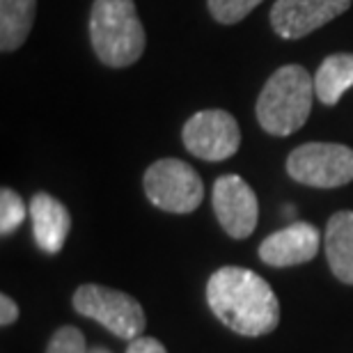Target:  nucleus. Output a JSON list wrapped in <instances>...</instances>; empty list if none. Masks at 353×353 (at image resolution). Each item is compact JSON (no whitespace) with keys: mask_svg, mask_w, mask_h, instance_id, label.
<instances>
[{"mask_svg":"<svg viewBox=\"0 0 353 353\" xmlns=\"http://www.w3.org/2000/svg\"><path fill=\"white\" fill-rule=\"evenodd\" d=\"M287 172L303 186H347L353 181V150L337 143H305L287 157Z\"/></svg>","mask_w":353,"mask_h":353,"instance_id":"nucleus-6","label":"nucleus"},{"mask_svg":"<svg viewBox=\"0 0 353 353\" xmlns=\"http://www.w3.org/2000/svg\"><path fill=\"white\" fill-rule=\"evenodd\" d=\"M351 3L353 0H275L268 19L282 39H303L342 17Z\"/></svg>","mask_w":353,"mask_h":353,"instance_id":"nucleus-9","label":"nucleus"},{"mask_svg":"<svg viewBox=\"0 0 353 353\" xmlns=\"http://www.w3.org/2000/svg\"><path fill=\"white\" fill-rule=\"evenodd\" d=\"M46 353H90L85 349V337L76 326H62L53 333Z\"/></svg>","mask_w":353,"mask_h":353,"instance_id":"nucleus-17","label":"nucleus"},{"mask_svg":"<svg viewBox=\"0 0 353 353\" xmlns=\"http://www.w3.org/2000/svg\"><path fill=\"white\" fill-rule=\"evenodd\" d=\"M30 221L39 248L46 255H58L72 230V216L65 204L48 193H34L30 200Z\"/></svg>","mask_w":353,"mask_h":353,"instance_id":"nucleus-11","label":"nucleus"},{"mask_svg":"<svg viewBox=\"0 0 353 353\" xmlns=\"http://www.w3.org/2000/svg\"><path fill=\"white\" fill-rule=\"evenodd\" d=\"M143 188L147 200L168 214H190L204 200L202 176L179 159L152 163L143 176Z\"/></svg>","mask_w":353,"mask_h":353,"instance_id":"nucleus-4","label":"nucleus"},{"mask_svg":"<svg viewBox=\"0 0 353 353\" xmlns=\"http://www.w3.org/2000/svg\"><path fill=\"white\" fill-rule=\"evenodd\" d=\"M349 88H353V53L328 55L314 74L316 99L323 105H335Z\"/></svg>","mask_w":353,"mask_h":353,"instance_id":"nucleus-13","label":"nucleus"},{"mask_svg":"<svg viewBox=\"0 0 353 353\" xmlns=\"http://www.w3.org/2000/svg\"><path fill=\"white\" fill-rule=\"evenodd\" d=\"M126 353H168L165 347L161 344L157 337H145L140 335L136 340L129 342V347H126Z\"/></svg>","mask_w":353,"mask_h":353,"instance_id":"nucleus-18","label":"nucleus"},{"mask_svg":"<svg viewBox=\"0 0 353 353\" xmlns=\"http://www.w3.org/2000/svg\"><path fill=\"white\" fill-rule=\"evenodd\" d=\"M28 211H30V207H26L23 197L17 190L5 186L0 190V234L10 236L12 232H17L21 223L26 221Z\"/></svg>","mask_w":353,"mask_h":353,"instance_id":"nucleus-15","label":"nucleus"},{"mask_svg":"<svg viewBox=\"0 0 353 353\" xmlns=\"http://www.w3.org/2000/svg\"><path fill=\"white\" fill-rule=\"evenodd\" d=\"M262 3L264 0H207V7H209L211 17H214L218 23L234 26L239 21H243Z\"/></svg>","mask_w":353,"mask_h":353,"instance_id":"nucleus-16","label":"nucleus"},{"mask_svg":"<svg viewBox=\"0 0 353 353\" xmlns=\"http://www.w3.org/2000/svg\"><path fill=\"white\" fill-rule=\"evenodd\" d=\"M207 303L218 321L243 337L268 335L280 323L278 296L250 268H218L207 282Z\"/></svg>","mask_w":353,"mask_h":353,"instance_id":"nucleus-1","label":"nucleus"},{"mask_svg":"<svg viewBox=\"0 0 353 353\" xmlns=\"http://www.w3.org/2000/svg\"><path fill=\"white\" fill-rule=\"evenodd\" d=\"M183 147L202 161H228L239 152L241 129L234 115L221 108H209L195 112L186 119L181 129Z\"/></svg>","mask_w":353,"mask_h":353,"instance_id":"nucleus-7","label":"nucleus"},{"mask_svg":"<svg viewBox=\"0 0 353 353\" xmlns=\"http://www.w3.org/2000/svg\"><path fill=\"white\" fill-rule=\"evenodd\" d=\"M90 41L105 67L124 69L143 58L147 37L133 0H94L90 10Z\"/></svg>","mask_w":353,"mask_h":353,"instance_id":"nucleus-3","label":"nucleus"},{"mask_svg":"<svg viewBox=\"0 0 353 353\" xmlns=\"http://www.w3.org/2000/svg\"><path fill=\"white\" fill-rule=\"evenodd\" d=\"M211 204H214V214L221 228L232 239L241 241V239H248L255 232L259 202L250 183L239 174L218 176L214 183V193H211Z\"/></svg>","mask_w":353,"mask_h":353,"instance_id":"nucleus-8","label":"nucleus"},{"mask_svg":"<svg viewBox=\"0 0 353 353\" xmlns=\"http://www.w3.org/2000/svg\"><path fill=\"white\" fill-rule=\"evenodd\" d=\"M90 353H110L108 349H103V347H97V349H92Z\"/></svg>","mask_w":353,"mask_h":353,"instance_id":"nucleus-20","label":"nucleus"},{"mask_svg":"<svg viewBox=\"0 0 353 353\" xmlns=\"http://www.w3.org/2000/svg\"><path fill=\"white\" fill-rule=\"evenodd\" d=\"M323 248L335 278L344 285H353V211H337L330 216Z\"/></svg>","mask_w":353,"mask_h":353,"instance_id":"nucleus-12","label":"nucleus"},{"mask_svg":"<svg viewBox=\"0 0 353 353\" xmlns=\"http://www.w3.org/2000/svg\"><path fill=\"white\" fill-rule=\"evenodd\" d=\"M19 319V305H17V301L10 299L7 294L0 296V323L7 328V326H12L14 321Z\"/></svg>","mask_w":353,"mask_h":353,"instance_id":"nucleus-19","label":"nucleus"},{"mask_svg":"<svg viewBox=\"0 0 353 353\" xmlns=\"http://www.w3.org/2000/svg\"><path fill=\"white\" fill-rule=\"evenodd\" d=\"M314 97V76L305 67L285 65L275 69L259 92L257 122L271 136H292L307 122Z\"/></svg>","mask_w":353,"mask_h":353,"instance_id":"nucleus-2","label":"nucleus"},{"mask_svg":"<svg viewBox=\"0 0 353 353\" xmlns=\"http://www.w3.org/2000/svg\"><path fill=\"white\" fill-rule=\"evenodd\" d=\"M37 0H0V51L12 53L23 46L32 30Z\"/></svg>","mask_w":353,"mask_h":353,"instance_id":"nucleus-14","label":"nucleus"},{"mask_svg":"<svg viewBox=\"0 0 353 353\" xmlns=\"http://www.w3.org/2000/svg\"><path fill=\"white\" fill-rule=\"evenodd\" d=\"M321 248V234L312 223L299 221L268 234L259 245V259L268 266L287 268L307 264Z\"/></svg>","mask_w":353,"mask_h":353,"instance_id":"nucleus-10","label":"nucleus"},{"mask_svg":"<svg viewBox=\"0 0 353 353\" xmlns=\"http://www.w3.org/2000/svg\"><path fill=\"white\" fill-rule=\"evenodd\" d=\"M76 312L99 321L119 340H136L145 330V310L133 296L103 285H83L74 294Z\"/></svg>","mask_w":353,"mask_h":353,"instance_id":"nucleus-5","label":"nucleus"}]
</instances>
